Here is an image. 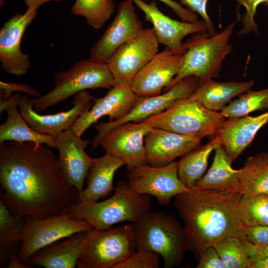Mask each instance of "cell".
Returning <instances> with one entry per match:
<instances>
[{
	"mask_svg": "<svg viewBox=\"0 0 268 268\" xmlns=\"http://www.w3.org/2000/svg\"><path fill=\"white\" fill-rule=\"evenodd\" d=\"M43 145L0 144V199L15 214L43 218L69 212L79 202V194L67 181L58 158Z\"/></svg>",
	"mask_w": 268,
	"mask_h": 268,
	"instance_id": "1",
	"label": "cell"
},
{
	"mask_svg": "<svg viewBox=\"0 0 268 268\" xmlns=\"http://www.w3.org/2000/svg\"><path fill=\"white\" fill-rule=\"evenodd\" d=\"M241 192L193 187L176 195L175 205L184 223L185 249L199 260L208 247L224 237L246 238L241 220Z\"/></svg>",
	"mask_w": 268,
	"mask_h": 268,
	"instance_id": "2",
	"label": "cell"
},
{
	"mask_svg": "<svg viewBox=\"0 0 268 268\" xmlns=\"http://www.w3.org/2000/svg\"><path fill=\"white\" fill-rule=\"evenodd\" d=\"M235 25L232 22L212 36L207 30L198 32L183 42L185 50L180 70L164 91L189 76L197 77L199 82L218 76L223 62L232 49L229 41Z\"/></svg>",
	"mask_w": 268,
	"mask_h": 268,
	"instance_id": "3",
	"label": "cell"
},
{
	"mask_svg": "<svg viewBox=\"0 0 268 268\" xmlns=\"http://www.w3.org/2000/svg\"><path fill=\"white\" fill-rule=\"evenodd\" d=\"M131 223L136 249L158 253L165 268L182 264L186 252L185 231L175 216L150 210Z\"/></svg>",
	"mask_w": 268,
	"mask_h": 268,
	"instance_id": "4",
	"label": "cell"
},
{
	"mask_svg": "<svg viewBox=\"0 0 268 268\" xmlns=\"http://www.w3.org/2000/svg\"><path fill=\"white\" fill-rule=\"evenodd\" d=\"M151 206L149 196L136 193L127 181H120L109 199L90 203L79 202L69 213L86 220L95 229L104 230L121 222L133 223L150 210Z\"/></svg>",
	"mask_w": 268,
	"mask_h": 268,
	"instance_id": "5",
	"label": "cell"
},
{
	"mask_svg": "<svg viewBox=\"0 0 268 268\" xmlns=\"http://www.w3.org/2000/svg\"><path fill=\"white\" fill-rule=\"evenodd\" d=\"M54 87L46 94L30 99L39 112L88 89H110L115 85L108 64L90 59L80 61L70 68L56 73Z\"/></svg>",
	"mask_w": 268,
	"mask_h": 268,
	"instance_id": "6",
	"label": "cell"
},
{
	"mask_svg": "<svg viewBox=\"0 0 268 268\" xmlns=\"http://www.w3.org/2000/svg\"><path fill=\"white\" fill-rule=\"evenodd\" d=\"M136 249L132 223L88 232L76 266L115 268Z\"/></svg>",
	"mask_w": 268,
	"mask_h": 268,
	"instance_id": "7",
	"label": "cell"
},
{
	"mask_svg": "<svg viewBox=\"0 0 268 268\" xmlns=\"http://www.w3.org/2000/svg\"><path fill=\"white\" fill-rule=\"evenodd\" d=\"M225 119L220 112L209 110L189 97L143 121L153 128L205 137L214 136Z\"/></svg>",
	"mask_w": 268,
	"mask_h": 268,
	"instance_id": "8",
	"label": "cell"
},
{
	"mask_svg": "<svg viewBox=\"0 0 268 268\" xmlns=\"http://www.w3.org/2000/svg\"><path fill=\"white\" fill-rule=\"evenodd\" d=\"M94 229L86 220L69 212L43 218L26 217L17 257L27 264L29 259L40 249L75 233L89 232Z\"/></svg>",
	"mask_w": 268,
	"mask_h": 268,
	"instance_id": "9",
	"label": "cell"
},
{
	"mask_svg": "<svg viewBox=\"0 0 268 268\" xmlns=\"http://www.w3.org/2000/svg\"><path fill=\"white\" fill-rule=\"evenodd\" d=\"M199 82L198 78L191 76L182 79L163 94L137 97L132 109L122 118L94 125L97 134L92 142L91 149L99 146L102 137L114 127L127 122H142L152 115L164 111L177 101L189 97Z\"/></svg>",
	"mask_w": 268,
	"mask_h": 268,
	"instance_id": "10",
	"label": "cell"
},
{
	"mask_svg": "<svg viewBox=\"0 0 268 268\" xmlns=\"http://www.w3.org/2000/svg\"><path fill=\"white\" fill-rule=\"evenodd\" d=\"M159 45L152 28H146L117 49L107 62L115 85L130 86L138 72L158 53Z\"/></svg>",
	"mask_w": 268,
	"mask_h": 268,
	"instance_id": "11",
	"label": "cell"
},
{
	"mask_svg": "<svg viewBox=\"0 0 268 268\" xmlns=\"http://www.w3.org/2000/svg\"><path fill=\"white\" fill-rule=\"evenodd\" d=\"M126 177L133 191L154 196L162 205L169 204L173 197L190 189L179 179L175 161L159 167L147 163L128 170Z\"/></svg>",
	"mask_w": 268,
	"mask_h": 268,
	"instance_id": "12",
	"label": "cell"
},
{
	"mask_svg": "<svg viewBox=\"0 0 268 268\" xmlns=\"http://www.w3.org/2000/svg\"><path fill=\"white\" fill-rule=\"evenodd\" d=\"M152 129L144 121L125 123L107 132L99 145L106 153L122 159L128 171L148 163L144 141Z\"/></svg>",
	"mask_w": 268,
	"mask_h": 268,
	"instance_id": "13",
	"label": "cell"
},
{
	"mask_svg": "<svg viewBox=\"0 0 268 268\" xmlns=\"http://www.w3.org/2000/svg\"><path fill=\"white\" fill-rule=\"evenodd\" d=\"M143 29L133 0L122 1L114 19L101 38L90 48L89 59L107 63L117 49L136 37Z\"/></svg>",
	"mask_w": 268,
	"mask_h": 268,
	"instance_id": "14",
	"label": "cell"
},
{
	"mask_svg": "<svg viewBox=\"0 0 268 268\" xmlns=\"http://www.w3.org/2000/svg\"><path fill=\"white\" fill-rule=\"evenodd\" d=\"M37 14V9L27 8L22 14L17 13L5 22L0 30V61L7 73L21 76L29 69V56L22 52L23 35Z\"/></svg>",
	"mask_w": 268,
	"mask_h": 268,
	"instance_id": "15",
	"label": "cell"
},
{
	"mask_svg": "<svg viewBox=\"0 0 268 268\" xmlns=\"http://www.w3.org/2000/svg\"><path fill=\"white\" fill-rule=\"evenodd\" d=\"M94 97L86 90L74 95L72 107L66 111L57 114L41 115L36 111L27 94L22 95L18 107L29 126L34 131L55 136L70 128L80 116L92 105Z\"/></svg>",
	"mask_w": 268,
	"mask_h": 268,
	"instance_id": "16",
	"label": "cell"
},
{
	"mask_svg": "<svg viewBox=\"0 0 268 268\" xmlns=\"http://www.w3.org/2000/svg\"><path fill=\"white\" fill-rule=\"evenodd\" d=\"M184 53L166 48L158 53L133 79L130 87L137 97L160 94L178 74Z\"/></svg>",
	"mask_w": 268,
	"mask_h": 268,
	"instance_id": "17",
	"label": "cell"
},
{
	"mask_svg": "<svg viewBox=\"0 0 268 268\" xmlns=\"http://www.w3.org/2000/svg\"><path fill=\"white\" fill-rule=\"evenodd\" d=\"M144 13L145 18L152 24V29L159 44L172 51L184 53L183 38L191 34L208 31L203 20L195 22L180 21L164 14L153 0L146 3L143 0H132Z\"/></svg>",
	"mask_w": 268,
	"mask_h": 268,
	"instance_id": "18",
	"label": "cell"
},
{
	"mask_svg": "<svg viewBox=\"0 0 268 268\" xmlns=\"http://www.w3.org/2000/svg\"><path fill=\"white\" fill-rule=\"evenodd\" d=\"M54 140L59 151L58 158L63 174L80 196L93 160L85 152L90 141L82 139L71 128L54 136Z\"/></svg>",
	"mask_w": 268,
	"mask_h": 268,
	"instance_id": "19",
	"label": "cell"
},
{
	"mask_svg": "<svg viewBox=\"0 0 268 268\" xmlns=\"http://www.w3.org/2000/svg\"><path fill=\"white\" fill-rule=\"evenodd\" d=\"M203 137L153 128L144 137L148 163L155 167L167 165L199 146Z\"/></svg>",
	"mask_w": 268,
	"mask_h": 268,
	"instance_id": "20",
	"label": "cell"
},
{
	"mask_svg": "<svg viewBox=\"0 0 268 268\" xmlns=\"http://www.w3.org/2000/svg\"><path fill=\"white\" fill-rule=\"evenodd\" d=\"M137 96L130 86L114 85L103 97L94 98V104L86 109L70 128L80 137L92 125L104 116L110 121L119 120L132 109Z\"/></svg>",
	"mask_w": 268,
	"mask_h": 268,
	"instance_id": "21",
	"label": "cell"
},
{
	"mask_svg": "<svg viewBox=\"0 0 268 268\" xmlns=\"http://www.w3.org/2000/svg\"><path fill=\"white\" fill-rule=\"evenodd\" d=\"M267 124L268 111L256 116L229 118L223 122L215 136L233 162Z\"/></svg>",
	"mask_w": 268,
	"mask_h": 268,
	"instance_id": "22",
	"label": "cell"
},
{
	"mask_svg": "<svg viewBox=\"0 0 268 268\" xmlns=\"http://www.w3.org/2000/svg\"><path fill=\"white\" fill-rule=\"evenodd\" d=\"M88 232L81 231L37 251L28 261L32 267L74 268L80 256Z\"/></svg>",
	"mask_w": 268,
	"mask_h": 268,
	"instance_id": "23",
	"label": "cell"
},
{
	"mask_svg": "<svg viewBox=\"0 0 268 268\" xmlns=\"http://www.w3.org/2000/svg\"><path fill=\"white\" fill-rule=\"evenodd\" d=\"M124 165L122 159L107 153L93 158L86 177L87 187L80 195L79 202H95L110 195L115 190L113 186L115 174Z\"/></svg>",
	"mask_w": 268,
	"mask_h": 268,
	"instance_id": "24",
	"label": "cell"
},
{
	"mask_svg": "<svg viewBox=\"0 0 268 268\" xmlns=\"http://www.w3.org/2000/svg\"><path fill=\"white\" fill-rule=\"evenodd\" d=\"M254 83V80L218 82L210 79L199 82L189 97L209 110L221 111L233 98L249 91Z\"/></svg>",
	"mask_w": 268,
	"mask_h": 268,
	"instance_id": "25",
	"label": "cell"
},
{
	"mask_svg": "<svg viewBox=\"0 0 268 268\" xmlns=\"http://www.w3.org/2000/svg\"><path fill=\"white\" fill-rule=\"evenodd\" d=\"M214 151L210 168L194 187L241 193L239 169L232 168V162L221 145L216 147Z\"/></svg>",
	"mask_w": 268,
	"mask_h": 268,
	"instance_id": "26",
	"label": "cell"
},
{
	"mask_svg": "<svg viewBox=\"0 0 268 268\" xmlns=\"http://www.w3.org/2000/svg\"><path fill=\"white\" fill-rule=\"evenodd\" d=\"M7 118L0 125V144L7 141L33 142L55 148L54 136L42 134L32 129L22 116L18 106L6 110Z\"/></svg>",
	"mask_w": 268,
	"mask_h": 268,
	"instance_id": "27",
	"label": "cell"
},
{
	"mask_svg": "<svg viewBox=\"0 0 268 268\" xmlns=\"http://www.w3.org/2000/svg\"><path fill=\"white\" fill-rule=\"evenodd\" d=\"M4 201L0 199V263L8 264L9 258L17 255L22 237L25 217L14 215Z\"/></svg>",
	"mask_w": 268,
	"mask_h": 268,
	"instance_id": "28",
	"label": "cell"
},
{
	"mask_svg": "<svg viewBox=\"0 0 268 268\" xmlns=\"http://www.w3.org/2000/svg\"><path fill=\"white\" fill-rule=\"evenodd\" d=\"M219 145H220L219 140L214 136L206 144L198 146L182 156L177 162L179 179L187 188H193L203 176L209 155Z\"/></svg>",
	"mask_w": 268,
	"mask_h": 268,
	"instance_id": "29",
	"label": "cell"
},
{
	"mask_svg": "<svg viewBox=\"0 0 268 268\" xmlns=\"http://www.w3.org/2000/svg\"><path fill=\"white\" fill-rule=\"evenodd\" d=\"M239 170L243 195L268 194V152L248 157Z\"/></svg>",
	"mask_w": 268,
	"mask_h": 268,
	"instance_id": "30",
	"label": "cell"
},
{
	"mask_svg": "<svg viewBox=\"0 0 268 268\" xmlns=\"http://www.w3.org/2000/svg\"><path fill=\"white\" fill-rule=\"evenodd\" d=\"M115 8L113 0H75L71 11L75 15L84 17L89 26L99 30L111 17Z\"/></svg>",
	"mask_w": 268,
	"mask_h": 268,
	"instance_id": "31",
	"label": "cell"
},
{
	"mask_svg": "<svg viewBox=\"0 0 268 268\" xmlns=\"http://www.w3.org/2000/svg\"><path fill=\"white\" fill-rule=\"evenodd\" d=\"M268 109V87L257 91L250 90L232 100L220 113L225 118L239 117L250 113Z\"/></svg>",
	"mask_w": 268,
	"mask_h": 268,
	"instance_id": "32",
	"label": "cell"
},
{
	"mask_svg": "<svg viewBox=\"0 0 268 268\" xmlns=\"http://www.w3.org/2000/svg\"><path fill=\"white\" fill-rule=\"evenodd\" d=\"M239 212L246 226H268V194L242 195Z\"/></svg>",
	"mask_w": 268,
	"mask_h": 268,
	"instance_id": "33",
	"label": "cell"
},
{
	"mask_svg": "<svg viewBox=\"0 0 268 268\" xmlns=\"http://www.w3.org/2000/svg\"><path fill=\"white\" fill-rule=\"evenodd\" d=\"M225 268H249L250 259L241 238L229 236L216 242L212 246Z\"/></svg>",
	"mask_w": 268,
	"mask_h": 268,
	"instance_id": "34",
	"label": "cell"
},
{
	"mask_svg": "<svg viewBox=\"0 0 268 268\" xmlns=\"http://www.w3.org/2000/svg\"><path fill=\"white\" fill-rule=\"evenodd\" d=\"M160 255L155 252L136 249L126 260L115 268H158Z\"/></svg>",
	"mask_w": 268,
	"mask_h": 268,
	"instance_id": "35",
	"label": "cell"
},
{
	"mask_svg": "<svg viewBox=\"0 0 268 268\" xmlns=\"http://www.w3.org/2000/svg\"><path fill=\"white\" fill-rule=\"evenodd\" d=\"M239 6H243L246 9L242 18V28L238 34L243 35L250 32L257 34L258 26L254 17L258 6L261 3L266 2L268 0H235Z\"/></svg>",
	"mask_w": 268,
	"mask_h": 268,
	"instance_id": "36",
	"label": "cell"
},
{
	"mask_svg": "<svg viewBox=\"0 0 268 268\" xmlns=\"http://www.w3.org/2000/svg\"><path fill=\"white\" fill-rule=\"evenodd\" d=\"M181 3L188 6L190 10L199 14L204 21L208 28V32L210 36L217 33L214 26L208 15L206 4L209 0H179Z\"/></svg>",
	"mask_w": 268,
	"mask_h": 268,
	"instance_id": "37",
	"label": "cell"
},
{
	"mask_svg": "<svg viewBox=\"0 0 268 268\" xmlns=\"http://www.w3.org/2000/svg\"><path fill=\"white\" fill-rule=\"evenodd\" d=\"M0 96L3 98L10 97L13 92H23L35 97H40L41 95L36 89L25 83H18L13 82H4L0 81Z\"/></svg>",
	"mask_w": 268,
	"mask_h": 268,
	"instance_id": "38",
	"label": "cell"
},
{
	"mask_svg": "<svg viewBox=\"0 0 268 268\" xmlns=\"http://www.w3.org/2000/svg\"><path fill=\"white\" fill-rule=\"evenodd\" d=\"M246 238L252 244L260 246L268 245V226H247Z\"/></svg>",
	"mask_w": 268,
	"mask_h": 268,
	"instance_id": "39",
	"label": "cell"
},
{
	"mask_svg": "<svg viewBox=\"0 0 268 268\" xmlns=\"http://www.w3.org/2000/svg\"><path fill=\"white\" fill-rule=\"evenodd\" d=\"M197 268H225L213 246L207 248L199 259Z\"/></svg>",
	"mask_w": 268,
	"mask_h": 268,
	"instance_id": "40",
	"label": "cell"
},
{
	"mask_svg": "<svg viewBox=\"0 0 268 268\" xmlns=\"http://www.w3.org/2000/svg\"><path fill=\"white\" fill-rule=\"evenodd\" d=\"M171 8L184 21L195 22L197 20V15L190 9L184 7L181 4L173 0H159Z\"/></svg>",
	"mask_w": 268,
	"mask_h": 268,
	"instance_id": "41",
	"label": "cell"
},
{
	"mask_svg": "<svg viewBox=\"0 0 268 268\" xmlns=\"http://www.w3.org/2000/svg\"><path fill=\"white\" fill-rule=\"evenodd\" d=\"M242 239L250 260L268 257V245L257 246L249 242L246 238Z\"/></svg>",
	"mask_w": 268,
	"mask_h": 268,
	"instance_id": "42",
	"label": "cell"
},
{
	"mask_svg": "<svg viewBox=\"0 0 268 268\" xmlns=\"http://www.w3.org/2000/svg\"><path fill=\"white\" fill-rule=\"evenodd\" d=\"M22 94L20 92H15L10 97L3 98L0 96V113L13 106H18Z\"/></svg>",
	"mask_w": 268,
	"mask_h": 268,
	"instance_id": "43",
	"label": "cell"
},
{
	"mask_svg": "<svg viewBox=\"0 0 268 268\" xmlns=\"http://www.w3.org/2000/svg\"><path fill=\"white\" fill-rule=\"evenodd\" d=\"M6 268H33L31 266L22 263L17 258V255L10 256Z\"/></svg>",
	"mask_w": 268,
	"mask_h": 268,
	"instance_id": "44",
	"label": "cell"
},
{
	"mask_svg": "<svg viewBox=\"0 0 268 268\" xmlns=\"http://www.w3.org/2000/svg\"><path fill=\"white\" fill-rule=\"evenodd\" d=\"M63 0H24L25 5L27 8H33L37 9L40 6L48 2L55 1H61Z\"/></svg>",
	"mask_w": 268,
	"mask_h": 268,
	"instance_id": "45",
	"label": "cell"
},
{
	"mask_svg": "<svg viewBox=\"0 0 268 268\" xmlns=\"http://www.w3.org/2000/svg\"><path fill=\"white\" fill-rule=\"evenodd\" d=\"M249 268H268V257L250 260Z\"/></svg>",
	"mask_w": 268,
	"mask_h": 268,
	"instance_id": "46",
	"label": "cell"
},
{
	"mask_svg": "<svg viewBox=\"0 0 268 268\" xmlns=\"http://www.w3.org/2000/svg\"><path fill=\"white\" fill-rule=\"evenodd\" d=\"M266 6H268V0L265 2Z\"/></svg>",
	"mask_w": 268,
	"mask_h": 268,
	"instance_id": "47",
	"label": "cell"
}]
</instances>
